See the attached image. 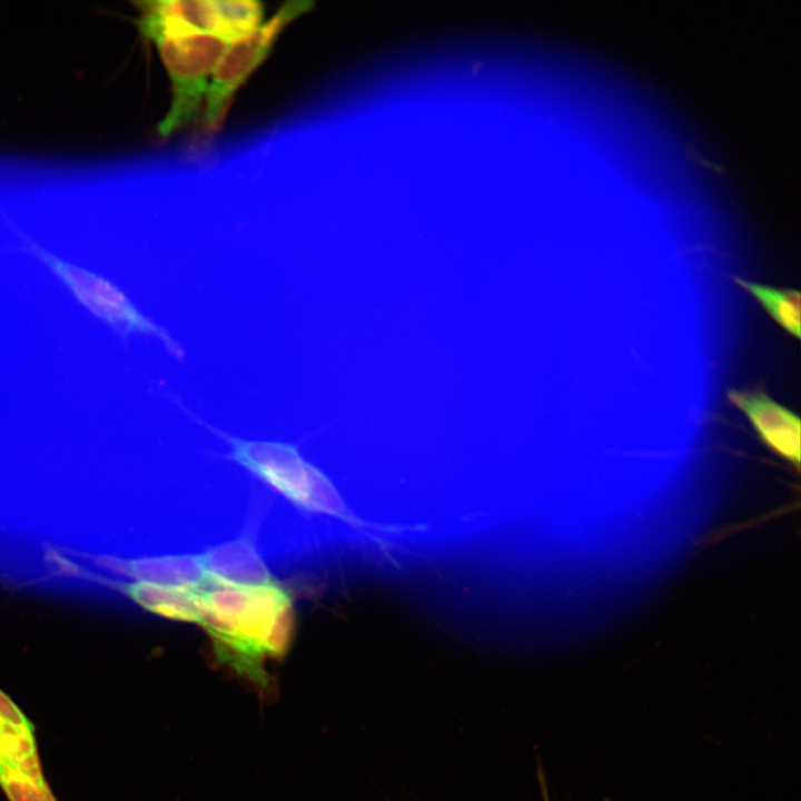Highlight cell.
Here are the masks:
<instances>
[{
    "label": "cell",
    "instance_id": "obj_1",
    "mask_svg": "<svg viewBox=\"0 0 801 801\" xmlns=\"http://www.w3.org/2000/svg\"><path fill=\"white\" fill-rule=\"evenodd\" d=\"M293 606L279 585L225 587L214 592L200 609V625L209 635L217 657L255 682H266L265 659L280 614Z\"/></svg>",
    "mask_w": 801,
    "mask_h": 801
},
{
    "label": "cell",
    "instance_id": "obj_2",
    "mask_svg": "<svg viewBox=\"0 0 801 801\" xmlns=\"http://www.w3.org/2000/svg\"><path fill=\"white\" fill-rule=\"evenodd\" d=\"M176 403L196 423L227 444L228 452L220 455V458L245 468L300 510L349 520L346 507L329 478L306 461L296 445L237 437L201 421L180 402Z\"/></svg>",
    "mask_w": 801,
    "mask_h": 801
},
{
    "label": "cell",
    "instance_id": "obj_3",
    "mask_svg": "<svg viewBox=\"0 0 801 801\" xmlns=\"http://www.w3.org/2000/svg\"><path fill=\"white\" fill-rule=\"evenodd\" d=\"M171 87V101L157 132L167 138L189 125L205 100L210 78L228 40L212 34H184L154 40Z\"/></svg>",
    "mask_w": 801,
    "mask_h": 801
},
{
    "label": "cell",
    "instance_id": "obj_4",
    "mask_svg": "<svg viewBox=\"0 0 801 801\" xmlns=\"http://www.w3.org/2000/svg\"><path fill=\"white\" fill-rule=\"evenodd\" d=\"M27 249L41 260L90 313L107 323L123 338L134 334L152 336L176 359L181 345L160 325L144 315L113 283L85 268L65 261L39 245L26 240Z\"/></svg>",
    "mask_w": 801,
    "mask_h": 801
},
{
    "label": "cell",
    "instance_id": "obj_5",
    "mask_svg": "<svg viewBox=\"0 0 801 801\" xmlns=\"http://www.w3.org/2000/svg\"><path fill=\"white\" fill-rule=\"evenodd\" d=\"M312 8L309 0L288 1L267 22L229 41L214 69L205 97L204 127L207 132L220 128L236 92L264 62L286 27Z\"/></svg>",
    "mask_w": 801,
    "mask_h": 801
},
{
    "label": "cell",
    "instance_id": "obj_6",
    "mask_svg": "<svg viewBox=\"0 0 801 801\" xmlns=\"http://www.w3.org/2000/svg\"><path fill=\"white\" fill-rule=\"evenodd\" d=\"M0 785L9 801H57L43 778L34 728L1 690Z\"/></svg>",
    "mask_w": 801,
    "mask_h": 801
},
{
    "label": "cell",
    "instance_id": "obj_7",
    "mask_svg": "<svg viewBox=\"0 0 801 801\" xmlns=\"http://www.w3.org/2000/svg\"><path fill=\"white\" fill-rule=\"evenodd\" d=\"M135 4L139 10L138 29L150 41L184 34L226 39L222 0H157Z\"/></svg>",
    "mask_w": 801,
    "mask_h": 801
},
{
    "label": "cell",
    "instance_id": "obj_8",
    "mask_svg": "<svg viewBox=\"0 0 801 801\" xmlns=\"http://www.w3.org/2000/svg\"><path fill=\"white\" fill-rule=\"evenodd\" d=\"M726 397L746 416L768 447L799 468L801 423L797 414L761 389L731 388Z\"/></svg>",
    "mask_w": 801,
    "mask_h": 801
},
{
    "label": "cell",
    "instance_id": "obj_9",
    "mask_svg": "<svg viewBox=\"0 0 801 801\" xmlns=\"http://www.w3.org/2000/svg\"><path fill=\"white\" fill-rule=\"evenodd\" d=\"M95 563L116 574L165 587L194 591L212 583L198 554H170L140 558L100 555Z\"/></svg>",
    "mask_w": 801,
    "mask_h": 801
},
{
    "label": "cell",
    "instance_id": "obj_10",
    "mask_svg": "<svg viewBox=\"0 0 801 801\" xmlns=\"http://www.w3.org/2000/svg\"><path fill=\"white\" fill-rule=\"evenodd\" d=\"M52 558L65 571L122 593L137 605L154 614L181 622L199 623L200 606L194 591L170 589L140 581H113L88 572L57 553H52Z\"/></svg>",
    "mask_w": 801,
    "mask_h": 801
},
{
    "label": "cell",
    "instance_id": "obj_11",
    "mask_svg": "<svg viewBox=\"0 0 801 801\" xmlns=\"http://www.w3.org/2000/svg\"><path fill=\"white\" fill-rule=\"evenodd\" d=\"M200 562L215 581L240 587L277 584L248 534L216 545L200 554Z\"/></svg>",
    "mask_w": 801,
    "mask_h": 801
},
{
    "label": "cell",
    "instance_id": "obj_12",
    "mask_svg": "<svg viewBox=\"0 0 801 801\" xmlns=\"http://www.w3.org/2000/svg\"><path fill=\"white\" fill-rule=\"evenodd\" d=\"M733 280L753 296L775 323L795 338H800L801 303L798 290L770 287L739 277Z\"/></svg>",
    "mask_w": 801,
    "mask_h": 801
}]
</instances>
